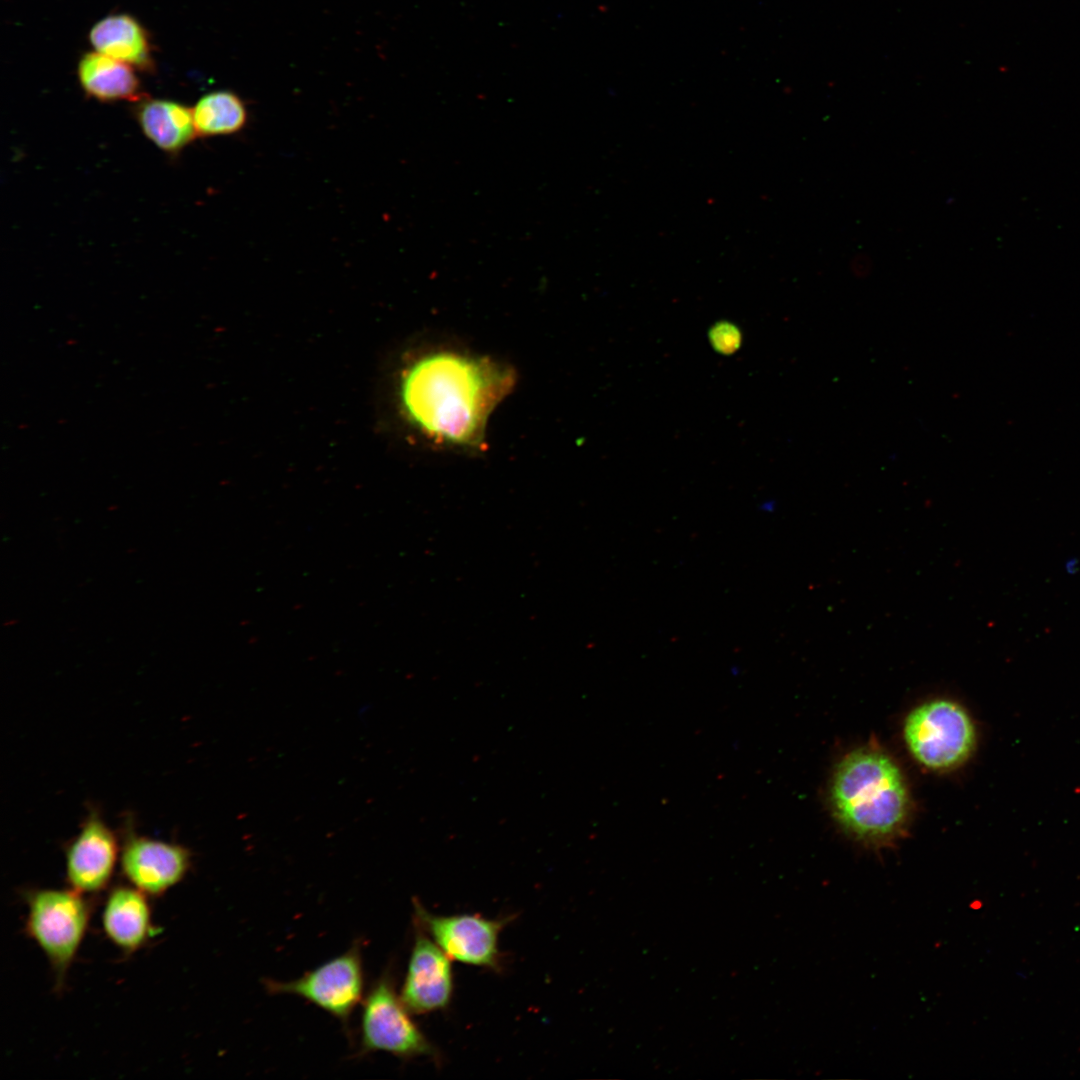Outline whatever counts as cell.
I'll use <instances>...</instances> for the list:
<instances>
[{
    "mask_svg": "<svg viewBox=\"0 0 1080 1080\" xmlns=\"http://www.w3.org/2000/svg\"><path fill=\"white\" fill-rule=\"evenodd\" d=\"M904 739L912 756L924 767L948 770L971 755L976 733L972 719L957 703L935 699L915 708L904 724Z\"/></svg>",
    "mask_w": 1080,
    "mask_h": 1080,
    "instance_id": "277c9868",
    "label": "cell"
},
{
    "mask_svg": "<svg viewBox=\"0 0 1080 1080\" xmlns=\"http://www.w3.org/2000/svg\"><path fill=\"white\" fill-rule=\"evenodd\" d=\"M450 958L423 930L417 929L400 998L412 1014L445 1009L453 994Z\"/></svg>",
    "mask_w": 1080,
    "mask_h": 1080,
    "instance_id": "30bf717a",
    "label": "cell"
},
{
    "mask_svg": "<svg viewBox=\"0 0 1080 1080\" xmlns=\"http://www.w3.org/2000/svg\"><path fill=\"white\" fill-rule=\"evenodd\" d=\"M89 41L95 51L137 70L150 72L154 68L149 35L131 15L119 13L100 19L90 29Z\"/></svg>",
    "mask_w": 1080,
    "mask_h": 1080,
    "instance_id": "4fadbf2b",
    "label": "cell"
},
{
    "mask_svg": "<svg viewBox=\"0 0 1080 1080\" xmlns=\"http://www.w3.org/2000/svg\"><path fill=\"white\" fill-rule=\"evenodd\" d=\"M133 114L144 136L170 157L198 137L192 108L180 102L145 97L136 102Z\"/></svg>",
    "mask_w": 1080,
    "mask_h": 1080,
    "instance_id": "7c38bea8",
    "label": "cell"
},
{
    "mask_svg": "<svg viewBox=\"0 0 1080 1080\" xmlns=\"http://www.w3.org/2000/svg\"><path fill=\"white\" fill-rule=\"evenodd\" d=\"M416 923L451 959L490 969L500 967L498 938L512 917L488 919L479 914L434 915L414 901Z\"/></svg>",
    "mask_w": 1080,
    "mask_h": 1080,
    "instance_id": "52a82bcc",
    "label": "cell"
},
{
    "mask_svg": "<svg viewBox=\"0 0 1080 1080\" xmlns=\"http://www.w3.org/2000/svg\"><path fill=\"white\" fill-rule=\"evenodd\" d=\"M272 994L300 996L347 1024L363 997L364 975L359 945L302 977L288 982L264 980Z\"/></svg>",
    "mask_w": 1080,
    "mask_h": 1080,
    "instance_id": "8992f818",
    "label": "cell"
},
{
    "mask_svg": "<svg viewBox=\"0 0 1080 1080\" xmlns=\"http://www.w3.org/2000/svg\"><path fill=\"white\" fill-rule=\"evenodd\" d=\"M192 852L127 829L121 841L119 869L126 883L158 898L181 883L192 868Z\"/></svg>",
    "mask_w": 1080,
    "mask_h": 1080,
    "instance_id": "ba28073f",
    "label": "cell"
},
{
    "mask_svg": "<svg viewBox=\"0 0 1080 1080\" xmlns=\"http://www.w3.org/2000/svg\"><path fill=\"white\" fill-rule=\"evenodd\" d=\"M151 897L128 883L111 886L101 910V928L106 939L129 957L146 947L157 933Z\"/></svg>",
    "mask_w": 1080,
    "mask_h": 1080,
    "instance_id": "8fae6325",
    "label": "cell"
},
{
    "mask_svg": "<svg viewBox=\"0 0 1080 1080\" xmlns=\"http://www.w3.org/2000/svg\"><path fill=\"white\" fill-rule=\"evenodd\" d=\"M24 934L42 951L60 993L88 932L95 898L67 888H28Z\"/></svg>",
    "mask_w": 1080,
    "mask_h": 1080,
    "instance_id": "3957f363",
    "label": "cell"
},
{
    "mask_svg": "<svg viewBox=\"0 0 1080 1080\" xmlns=\"http://www.w3.org/2000/svg\"><path fill=\"white\" fill-rule=\"evenodd\" d=\"M77 75L85 94L100 102H138L147 97L135 68L97 51L80 58Z\"/></svg>",
    "mask_w": 1080,
    "mask_h": 1080,
    "instance_id": "5bb4252c",
    "label": "cell"
},
{
    "mask_svg": "<svg viewBox=\"0 0 1080 1080\" xmlns=\"http://www.w3.org/2000/svg\"><path fill=\"white\" fill-rule=\"evenodd\" d=\"M831 801L837 819L852 836L878 846L904 831L911 809L900 768L871 746L842 758L833 775Z\"/></svg>",
    "mask_w": 1080,
    "mask_h": 1080,
    "instance_id": "7a4b0ae2",
    "label": "cell"
},
{
    "mask_svg": "<svg viewBox=\"0 0 1080 1080\" xmlns=\"http://www.w3.org/2000/svg\"><path fill=\"white\" fill-rule=\"evenodd\" d=\"M120 849L115 832L97 811H90L64 848L68 887L94 898L106 892L119 866Z\"/></svg>",
    "mask_w": 1080,
    "mask_h": 1080,
    "instance_id": "9c48e42d",
    "label": "cell"
},
{
    "mask_svg": "<svg viewBox=\"0 0 1080 1080\" xmlns=\"http://www.w3.org/2000/svg\"><path fill=\"white\" fill-rule=\"evenodd\" d=\"M192 114L199 137L235 134L245 127L248 119L245 103L228 90L203 95L192 107Z\"/></svg>",
    "mask_w": 1080,
    "mask_h": 1080,
    "instance_id": "9a60e30c",
    "label": "cell"
},
{
    "mask_svg": "<svg viewBox=\"0 0 1080 1080\" xmlns=\"http://www.w3.org/2000/svg\"><path fill=\"white\" fill-rule=\"evenodd\" d=\"M710 337L714 347L722 353L732 352L737 348L740 341V335L735 327L728 324H719L714 327Z\"/></svg>",
    "mask_w": 1080,
    "mask_h": 1080,
    "instance_id": "2e32d148",
    "label": "cell"
},
{
    "mask_svg": "<svg viewBox=\"0 0 1080 1080\" xmlns=\"http://www.w3.org/2000/svg\"><path fill=\"white\" fill-rule=\"evenodd\" d=\"M363 1053L384 1051L409 1059L435 1057V1049L410 1016L395 990L392 976L384 973L371 987L361 1017Z\"/></svg>",
    "mask_w": 1080,
    "mask_h": 1080,
    "instance_id": "5b68a950",
    "label": "cell"
},
{
    "mask_svg": "<svg viewBox=\"0 0 1080 1080\" xmlns=\"http://www.w3.org/2000/svg\"><path fill=\"white\" fill-rule=\"evenodd\" d=\"M515 385L513 370L488 357L437 350L414 360L400 380L408 421L431 442L480 449L488 419Z\"/></svg>",
    "mask_w": 1080,
    "mask_h": 1080,
    "instance_id": "6da1fadb",
    "label": "cell"
}]
</instances>
